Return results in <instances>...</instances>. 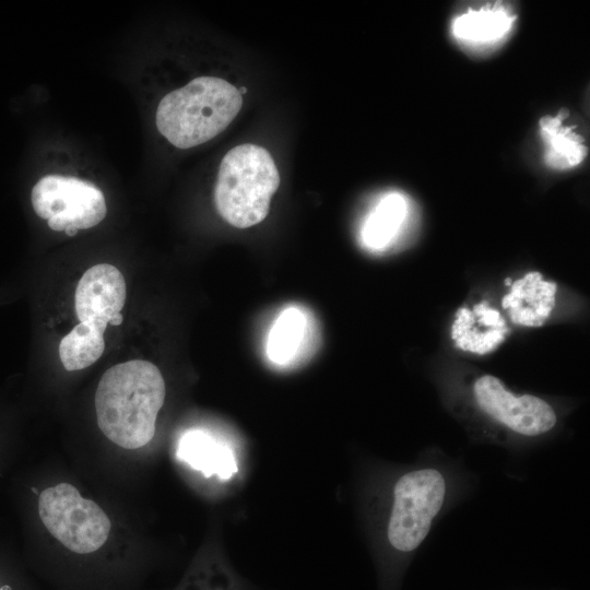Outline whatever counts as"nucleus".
I'll return each instance as SVG.
<instances>
[{
  "label": "nucleus",
  "mask_w": 590,
  "mask_h": 590,
  "mask_svg": "<svg viewBox=\"0 0 590 590\" xmlns=\"http://www.w3.org/2000/svg\"><path fill=\"white\" fill-rule=\"evenodd\" d=\"M505 283H506L507 285H511V279H506V280H505Z\"/></svg>",
  "instance_id": "obj_20"
},
{
  "label": "nucleus",
  "mask_w": 590,
  "mask_h": 590,
  "mask_svg": "<svg viewBox=\"0 0 590 590\" xmlns=\"http://www.w3.org/2000/svg\"><path fill=\"white\" fill-rule=\"evenodd\" d=\"M517 14L502 2L469 8L457 14L450 24L453 39L473 52L488 51L499 46L512 31Z\"/></svg>",
  "instance_id": "obj_9"
},
{
  "label": "nucleus",
  "mask_w": 590,
  "mask_h": 590,
  "mask_svg": "<svg viewBox=\"0 0 590 590\" xmlns=\"http://www.w3.org/2000/svg\"><path fill=\"white\" fill-rule=\"evenodd\" d=\"M177 457L205 477L216 474L228 480L237 472L233 451L202 429L187 430L179 439Z\"/></svg>",
  "instance_id": "obj_13"
},
{
  "label": "nucleus",
  "mask_w": 590,
  "mask_h": 590,
  "mask_svg": "<svg viewBox=\"0 0 590 590\" xmlns=\"http://www.w3.org/2000/svg\"><path fill=\"white\" fill-rule=\"evenodd\" d=\"M122 321H123V316L120 312L111 317L108 323H110L111 326H119L122 323Z\"/></svg>",
  "instance_id": "obj_17"
},
{
  "label": "nucleus",
  "mask_w": 590,
  "mask_h": 590,
  "mask_svg": "<svg viewBox=\"0 0 590 590\" xmlns=\"http://www.w3.org/2000/svg\"><path fill=\"white\" fill-rule=\"evenodd\" d=\"M409 205L400 192L385 194L367 216L362 239L370 249H382L399 234L408 216Z\"/></svg>",
  "instance_id": "obj_14"
},
{
  "label": "nucleus",
  "mask_w": 590,
  "mask_h": 590,
  "mask_svg": "<svg viewBox=\"0 0 590 590\" xmlns=\"http://www.w3.org/2000/svg\"><path fill=\"white\" fill-rule=\"evenodd\" d=\"M127 298L125 276L118 268L99 263L88 268L78 282L74 309L80 322L88 321L103 330L122 310Z\"/></svg>",
  "instance_id": "obj_8"
},
{
  "label": "nucleus",
  "mask_w": 590,
  "mask_h": 590,
  "mask_svg": "<svg viewBox=\"0 0 590 590\" xmlns=\"http://www.w3.org/2000/svg\"><path fill=\"white\" fill-rule=\"evenodd\" d=\"M225 590H227V589H225Z\"/></svg>",
  "instance_id": "obj_22"
},
{
  "label": "nucleus",
  "mask_w": 590,
  "mask_h": 590,
  "mask_svg": "<svg viewBox=\"0 0 590 590\" xmlns=\"http://www.w3.org/2000/svg\"><path fill=\"white\" fill-rule=\"evenodd\" d=\"M165 393L164 378L153 363L132 359L114 365L104 373L95 392L99 429L122 448L145 446L154 437Z\"/></svg>",
  "instance_id": "obj_1"
},
{
  "label": "nucleus",
  "mask_w": 590,
  "mask_h": 590,
  "mask_svg": "<svg viewBox=\"0 0 590 590\" xmlns=\"http://www.w3.org/2000/svg\"><path fill=\"white\" fill-rule=\"evenodd\" d=\"M37 496L42 522L68 550L87 554L104 545L111 526L95 502L83 498L68 483L45 488Z\"/></svg>",
  "instance_id": "obj_5"
},
{
  "label": "nucleus",
  "mask_w": 590,
  "mask_h": 590,
  "mask_svg": "<svg viewBox=\"0 0 590 590\" xmlns=\"http://www.w3.org/2000/svg\"><path fill=\"white\" fill-rule=\"evenodd\" d=\"M35 213L48 221L56 232L67 227L91 228L107 213L102 190L94 184L75 177L47 175L39 179L31 193Z\"/></svg>",
  "instance_id": "obj_6"
},
{
  "label": "nucleus",
  "mask_w": 590,
  "mask_h": 590,
  "mask_svg": "<svg viewBox=\"0 0 590 590\" xmlns=\"http://www.w3.org/2000/svg\"><path fill=\"white\" fill-rule=\"evenodd\" d=\"M507 331L500 314L482 303L473 309L460 308L457 311L451 337L457 347L485 354L504 341Z\"/></svg>",
  "instance_id": "obj_11"
},
{
  "label": "nucleus",
  "mask_w": 590,
  "mask_h": 590,
  "mask_svg": "<svg viewBox=\"0 0 590 590\" xmlns=\"http://www.w3.org/2000/svg\"><path fill=\"white\" fill-rule=\"evenodd\" d=\"M447 495V481L434 468H418L401 475L393 486L387 527L390 545L402 553L425 540Z\"/></svg>",
  "instance_id": "obj_4"
},
{
  "label": "nucleus",
  "mask_w": 590,
  "mask_h": 590,
  "mask_svg": "<svg viewBox=\"0 0 590 590\" xmlns=\"http://www.w3.org/2000/svg\"><path fill=\"white\" fill-rule=\"evenodd\" d=\"M556 284L543 280L539 272H530L511 284L502 302L511 321L527 326H542L555 305Z\"/></svg>",
  "instance_id": "obj_10"
},
{
  "label": "nucleus",
  "mask_w": 590,
  "mask_h": 590,
  "mask_svg": "<svg viewBox=\"0 0 590 590\" xmlns=\"http://www.w3.org/2000/svg\"><path fill=\"white\" fill-rule=\"evenodd\" d=\"M0 590H12V587L8 583H0Z\"/></svg>",
  "instance_id": "obj_19"
},
{
  "label": "nucleus",
  "mask_w": 590,
  "mask_h": 590,
  "mask_svg": "<svg viewBox=\"0 0 590 590\" xmlns=\"http://www.w3.org/2000/svg\"><path fill=\"white\" fill-rule=\"evenodd\" d=\"M279 186L278 168L264 148L237 145L225 154L219 168L216 210L234 227L253 226L267 217Z\"/></svg>",
  "instance_id": "obj_3"
},
{
  "label": "nucleus",
  "mask_w": 590,
  "mask_h": 590,
  "mask_svg": "<svg viewBox=\"0 0 590 590\" xmlns=\"http://www.w3.org/2000/svg\"><path fill=\"white\" fill-rule=\"evenodd\" d=\"M569 113L560 109L545 115L539 121V134L543 142L545 165L553 170H568L580 165L588 154L585 139L576 128L566 123Z\"/></svg>",
  "instance_id": "obj_12"
},
{
  "label": "nucleus",
  "mask_w": 590,
  "mask_h": 590,
  "mask_svg": "<svg viewBox=\"0 0 590 590\" xmlns=\"http://www.w3.org/2000/svg\"><path fill=\"white\" fill-rule=\"evenodd\" d=\"M307 319L295 307L284 310L275 320L268 337L267 353L271 362L286 365L303 347Z\"/></svg>",
  "instance_id": "obj_16"
},
{
  "label": "nucleus",
  "mask_w": 590,
  "mask_h": 590,
  "mask_svg": "<svg viewBox=\"0 0 590 590\" xmlns=\"http://www.w3.org/2000/svg\"><path fill=\"white\" fill-rule=\"evenodd\" d=\"M104 332L88 321L74 326L59 344V356L66 370H81L94 364L105 350Z\"/></svg>",
  "instance_id": "obj_15"
},
{
  "label": "nucleus",
  "mask_w": 590,
  "mask_h": 590,
  "mask_svg": "<svg viewBox=\"0 0 590 590\" xmlns=\"http://www.w3.org/2000/svg\"><path fill=\"white\" fill-rule=\"evenodd\" d=\"M64 233L68 235V236H75L78 234V229L75 227H67L64 229Z\"/></svg>",
  "instance_id": "obj_18"
},
{
  "label": "nucleus",
  "mask_w": 590,
  "mask_h": 590,
  "mask_svg": "<svg viewBox=\"0 0 590 590\" xmlns=\"http://www.w3.org/2000/svg\"><path fill=\"white\" fill-rule=\"evenodd\" d=\"M238 91H239L240 94H241V93H243V94L246 93V88H245V87H241V88H239Z\"/></svg>",
  "instance_id": "obj_21"
},
{
  "label": "nucleus",
  "mask_w": 590,
  "mask_h": 590,
  "mask_svg": "<svg viewBox=\"0 0 590 590\" xmlns=\"http://www.w3.org/2000/svg\"><path fill=\"white\" fill-rule=\"evenodd\" d=\"M473 393L483 412L519 435L539 436L556 424V414L547 402L531 394L516 396L494 376L480 377Z\"/></svg>",
  "instance_id": "obj_7"
},
{
  "label": "nucleus",
  "mask_w": 590,
  "mask_h": 590,
  "mask_svg": "<svg viewBox=\"0 0 590 590\" xmlns=\"http://www.w3.org/2000/svg\"><path fill=\"white\" fill-rule=\"evenodd\" d=\"M241 106V94L233 84L215 76H199L161 99L155 122L174 146L189 149L224 131Z\"/></svg>",
  "instance_id": "obj_2"
}]
</instances>
